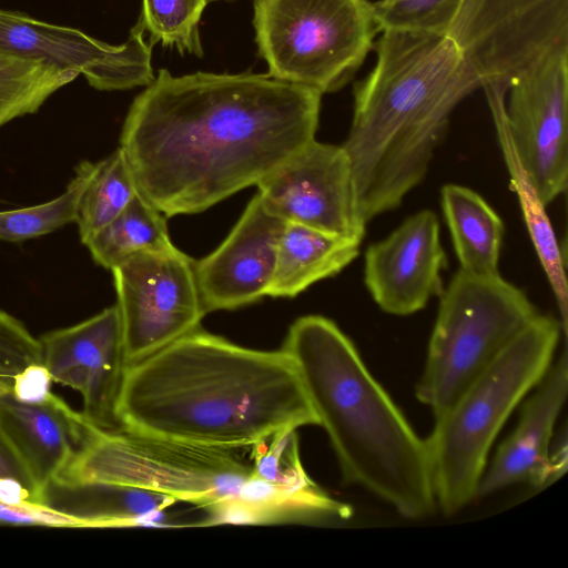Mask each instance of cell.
I'll return each instance as SVG.
<instances>
[{
    "mask_svg": "<svg viewBox=\"0 0 568 568\" xmlns=\"http://www.w3.org/2000/svg\"><path fill=\"white\" fill-rule=\"evenodd\" d=\"M376 63L354 85L346 141L356 209L367 224L425 178L454 109L481 79L446 34L384 30Z\"/></svg>",
    "mask_w": 568,
    "mask_h": 568,
    "instance_id": "obj_3",
    "label": "cell"
},
{
    "mask_svg": "<svg viewBox=\"0 0 568 568\" xmlns=\"http://www.w3.org/2000/svg\"><path fill=\"white\" fill-rule=\"evenodd\" d=\"M442 207L460 270L475 276L499 274L504 224L473 190L457 184L442 189Z\"/></svg>",
    "mask_w": 568,
    "mask_h": 568,
    "instance_id": "obj_22",
    "label": "cell"
},
{
    "mask_svg": "<svg viewBox=\"0 0 568 568\" xmlns=\"http://www.w3.org/2000/svg\"><path fill=\"white\" fill-rule=\"evenodd\" d=\"M481 79L508 85L568 47V0H457L445 32Z\"/></svg>",
    "mask_w": 568,
    "mask_h": 568,
    "instance_id": "obj_9",
    "label": "cell"
},
{
    "mask_svg": "<svg viewBox=\"0 0 568 568\" xmlns=\"http://www.w3.org/2000/svg\"><path fill=\"white\" fill-rule=\"evenodd\" d=\"M417 399L435 418L539 314L527 295L499 274L475 276L460 268L439 296Z\"/></svg>",
    "mask_w": 568,
    "mask_h": 568,
    "instance_id": "obj_7",
    "label": "cell"
},
{
    "mask_svg": "<svg viewBox=\"0 0 568 568\" xmlns=\"http://www.w3.org/2000/svg\"><path fill=\"white\" fill-rule=\"evenodd\" d=\"M505 123L545 206L568 182V47L546 54L511 82Z\"/></svg>",
    "mask_w": 568,
    "mask_h": 568,
    "instance_id": "obj_11",
    "label": "cell"
},
{
    "mask_svg": "<svg viewBox=\"0 0 568 568\" xmlns=\"http://www.w3.org/2000/svg\"><path fill=\"white\" fill-rule=\"evenodd\" d=\"M79 74L0 53V126L37 112L55 91Z\"/></svg>",
    "mask_w": 568,
    "mask_h": 568,
    "instance_id": "obj_25",
    "label": "cell"
},
{
    "mask_svg": "<svg viewBox=\"0 0 568 568\" xmlns=\"http://www.w3.org/2000/svg\"><path fill=\"white\" fill-rule=\"evenodd\" d=\"M85 245L95 263L110 271L138 253L174 247L166 217L140 192Z\"/></svg>",
    "mask_w": 568,
    "mask_h": 568,
    "instance_id": "obj_23",
    "label": "cell"
},
{
    "mask_svg": "<svg viewBox=\"0 0 568 568\" xmlns=\"http://www.w3.org/2000/svg\"><path fill=\"white\" fill-rule=\"evenodd\" d=\"M136 24L129 39L108 44L79 29L0 9V53L83 74L98 90L148 87L154 80L151 43Z\"/></svg>",
    "mask_w": 568,
    "mask_h": 568,
    "instance_id": "obj_12",
    "label": "cell"
},
{
    "mask_svg": "<svg viewBox=\"0 0 568 568\" xmlns=\"http://www.w3.org/2000/svg\"><path fill=\"white\" fill-rule=\"evenodd\" d=\"M286 223L268 212L256 193L225 240L195 261L196 283L206 314L236 310L266 296Z\"/></svg>",
    "mask_w": 568,
    "mask_h": 568,
    "instance_id": "obj_16",
    "label": "cell"
},
{
    "mask_svg": "<svg viewBox=\"0 0 568 568\" xmlns=\"http://www.w3.org/2000/svg\"><path fill=\"white\" fill-rule=\"evenodd\" d=\"M0 477H12L21 481L42 504V498L37 489L32 476L26 464L14 449L13 445L0 427Z\"/></svg>",
    "mask_w": 568,
    "mask_h": 568,
    "instance_id": "obj_32",
    "label": "cell"
},
{
    "mask_svg": "<svg viewBox=\"0 0 568 568\" xmlns=\"http://www.w3.org/2000/svg\"><path fill=\"white\" fill-rule=\"evenodd\" d=\"M39 342L42 364L52 379L81 394L83 418L101 430L123 428L118 404L129 365L116 304L73 326L49 332Z\"/></svg>",
    "mask_w": 568,
    "mask_h": 568,
    "instance_id": "obj_14",
    "label": "cell"
},
{
    "mask_svg": "<svg viewBox=\"0 0 568 568\" xmlns=\"http://www.w3.org/2000/svg\"><path fill=\"white\" fill-rule=\"evenodd\" d=\"M256 186L265 209L286 222L361 242L365 235L342 145L314 140Z\"/></svg>",
    "mask_w": 568,
    "mask_h": 568,
    "instance_id": "obj_13",
    "label": "cell"
},
{
    "mask_svg": "<svg viewBox=\"0 0 568 568\" xmlns=\"http://www.w3.org/2000/svg\"><path fill=\"white\" fill-rule=\"evenodd\" d=\"M209 2H213V1H235V0H207Z\"/></svg>",
    "mask_w": 568,
    "mask_h": 568,
    "instance_id": "obj_35",
    "label": "cell"
},
{
    "mask_svg": "<svg viewBox=\"0 0 568 568\" xmlns=\"http://www.w3.org/2000/svg\"><path fill=\"white\" fill-rule=\"evenodd\" d=\"M118 415L129 430L227 448L317 425L282 349L243 347L201 328L128 366Z\"/></svg>",
    "mask_w": 568,
    "mask_h": 568,
    "instance_id": "obj_2",
    "label": "cell"
},
{
    "mask_svg": "<svg viewBox=\"0 0 568 568\" xmlns=\"http://www.w3.org/2000/svg\"><path fill=\"white\" fill-rule=\"evenodd\" d=\"M53 382L48 368L42 363L27 366L13 376L12 396L26 404H40L50 396Z\"/></svg>",
    "mask_w": 568,
    "mask_h": 568,
    "instance_id": "obj_31",
    "label": "cell"
},
{
    "mask_svg": "<svg viewBox=\"0 0 568 568\" xmlns=\"http://www.w3.org/2000/svg\"><path fill=\"white\" fill-rule=\"evenodd\" d=\"M138 192L132 169L120 146L105 159L95 162L77 209L75 223L81 242L85 245Z\"/></svg>",
    "mask_w": 568,
    "mask_h": 568,
    "instance_id": "obj_24",
    "label": "cell"
},
{
    "mask_svg": "<svg viewBox=\"0 0 568 568\" xmlns=\"http://www.w3.org/2000/svg\"><path fill=\"white\" fill-rule=\"evenodd\" d=\"M332 444L346 483L357 485L407 519L433 514L429 449L329 318L306 315L281 348Z\"/></svg>",
    "mask_w": 568,
    "mask_h": 568,
    "instance_id": "obj_4",
    "label": "cell"
},
{
    "mask_svg": "<svg viewBox=\"0 0 568 568\" xmlns=\"http://www.w3.org/2000/svg\"><path fill=\"white\" fill-rule=\"evenodd\" d=\"M0 503L6 505H22L38 503L36 496L19 480L12 477H0Z\"/></svg>",
    "mask_w": 568,
    "mask_h": 568,
    "instance_id": "obj_33",
    "label": "cell"
},
{
    "mask_svg": "<svg viewBox=\"0 0 568 568\" xmlns=\"http://www.w3.org/2000/svg\"><path fill=\"white\" fill-rule=\"evenodd\" d=\"M207 0H142L138 22L151 44L161 42L181 53L203 55L200 21Z\"/></svg>",
    "mask_w": 568,
    "mask_h": 568,
    "instance_id": "obj_27",
    "label": "cell"
},
{
    "mask_svg": "<svg viewBox=\"0 0 568 568\" xmlns=\"http://www.w3.org/2000/svg\"><path fill=\"white\" fill-rule=\"evenodd\" d=\"M322 95L268 74L161 69L133 100L120 148L165 217L200 213L313 142Z\"/></svg>",
    "mask_w": 568,
    "mask_h": 568,
    "instance_id": "obj_1",
    "label": "cell"
},
{
    "mask_svg": "<svg viewBox=\"0 0 568 568\" xmlns=\"http://www.w3.org/2000/svg\"><path fill=\"white\" fill-rule=\"evenodd\" d=\"M446 264L438 219L433 211L423 210L367 247L364 282L382 311L407 316L442 295L440 271Z\"/></svg>",
    "mask_w": 568,
    "mask_h": 568,
    "instance_id": "obj_15",
    "label": "cell"
},
{
    "mask_svg": "<svg viewBox=\"0 0 568 568\" xmlns=\"http://www.w3.org/2000/svg\"><path fill=\"white\" fill-rule=\"evenodd\" d=\"M111 272L128 365L200 328L206 312L195 261L184 252L175 246L141 252Z\"/></svg>",
    "mask_w": 568,
    "mask_h": 568,
    "instance_id": "obj_10",
    "label": "cell"
},
{
    "mask_svg": "<svg viewBox=\"0 0 568 568\" xmlns=\"http://www.w3.org/2000/svg\"><path fill=\"white\" fill-rule=\"evenodd\" d=\"M562 326L538 314L506 349L435 418L426 438L436 506L454 515L477 497L490 447L515 407L552 363Z\"/></svg>",
    "mask_w": 568,
    "mask_h": 568,
    "instance_id": "obj_5",
    "label": "cell"
},
{
    "mask_svg": "<svg viewBox=\"0 0 568 568\" xmlns=\"http://www.w3.org/2000/svg\"><path fill=\"white\" fill-rule=\"evenodd\" d=\"M457 0H378L373 3L379 31L413 30L444 34Z\"/></svg>",
    "mask_w": 568,
    "mask_h": 568,
    "instance_id": "obj_28",
    "label": "cell"
},
{
    "mask_svg": "<svg viewBox=\"0 0 568 568\" xmlns=\"http://www.w3.org/2000/svg\"><path fill=\"white\" fill-rule=\"evenodd\" d=\"M361 241L287 222L281 235L266 296L295 297L332 277L359 253Z\"/></svg>",
    "mask_w": 568,
    "mask_h": 568,
    "instance_id": "obj_21",
    "label": "cell"
},
{
    "mask_svg": "<svg viewBox=\"0 0 568 568\" xmlns=\"http://www.w3.org/2000/svg\"><path fill=\"white\" fill-rule=\"evenodd\" d=\"M0 524L85 528L82 520L37 503L16 506L0 503Z\"/></svg>",
    "mask_w": 568,
    "mask_h": 568,
    "instance_id": "obj_30",
    "label": "cell"
},
{
    "mask_svg": "<svg viewBox=\"0 0 568 568\" xmlns=\"http://www.w3.org/2000/svg\"><path fill=\"white\" fill-rule=\"evenodd\" d=\"M175 503L164 494L106 481H52L42 495V505L82 520L85 528L143 525Z\"/></svg>",
    "mask_w": 568,
    "mask_h": 568,
    "instance_id": "obj_20",
    "label": "cell"
},
{
    "mask_svg": "<svg viewBox=\"0 0 568 568\" xmlns=\"http://www.w3.org/2000/svg\"><path fill=\"white\" fill-rule=\"evenodd\" d=\"M251 447L210 446L91 425L83 446L53 481H106L156 491L204 508L210 515L206 525H222L251 477Z\"/></svg>",
    "mask_w": 568,
    "mask_h": 568,
    "instance_id": "obj_6",
    "label": "cell"
},
{
    "mask_svg": "<svg viewBox=\"0 0 568 568\" xmlns=\"http://www.w3.org/2000/svg\"><path fill=\"white\" fill-rule=\"evenodd\" d=\"M13 376L0 375V395L12 392Z\"/></svg>",
    "mask_w": 568,
    "mask_h": 568,
    "instance_id": "obj_34",
    "label": "cell"
},
{
    "mask_svg": "<svg viewBox=\"0 0 568 568\" xmlns=\"http://www.w3.org/2000/svg\"><path fill=\"white\" fill-rule=\"evenodd\" d=\"M253 24L267 74L321 94L353 78L381 33L367 0H254Z\"/></svg>",
    "mask_w": 568,
    "mask_h": 568,
    "instance_id": "obj_8",
    "label": "cell"
},
{
    "mask_svg": "<svg viewBox=\"0 0 568 568\" xmlns=\"http://www.w3.org/2000/svg\"><path fill=\"white\" fill-rule=\"evenodd\" d=\"M95 162H81L64 192L33 206L0 211V240L20 242L51 233L75 222L77 209Z\"/></svg>",
    "mask_w": 568,
    "mask_h": 568,
    "instance_id": "obj_26",
    "label": "cell"
},
{
    "mask_svg": "<svg viewBox=\"0 0 568 568\" xmlns=\"http://www.w3.org/2000/svg\"><path fill=\"white\" fill-rule=\"evenodd\" d=\"M481 88L491 111L499 145L509 172L510 184L518 197L530 239L556 297L560 323L566 335L568 326V286L565 261L546 213V206L518 159L506 128L504 111L508 85L498 81H487L483 83Z\"/></svg>",
    "mask_w": 568,
    "mask_h": 568,
    "instance_id": "obj_19",
    "label": "cell"
},
{
    "mask_svg": "<svg viewBox=\"0 0 568 568\" xmlns=\"http://www.w3.org/2000/svg\"><path fill=\"white\" fill-rule=\"evenodd\" d=\"M36 363H42L39 339L20 321L0 310V375L14 376Z\"/></svg>",
    "mask_w": 568,
    "mask_h": 568,
    "instance_id": "obj_29",
    "label": "cell"
},
{
    "mask_svg": "<svg viewBox=\"0 0 568 568\" xmlns=\"http://www.w3.org/2000/svg\"><path fill=\"white\" fill-rule=\"evenodd\" d=\"M0 427L29 469L42 498L83 446L91 425L59 396L51 393L40 404L0 395Z\"/></svg>",
    "mask_w": 568,
    "mask_h": 568,
    "instance_id": "obj_18",
    "label": "cell"
},
{
    "mask_svg": "<svg viewBox=\"0 0 568 568\" xmlns=\"http://www.w3.org/2000/svg\"><path fill=\"white\" fill-rule=\"evenodd\" d=\"M534 388V394L523 406L516 428L485 468L477 497L518 484L542 488L556 480L550 442L568 394L566 352L555 364L551 363Z\"/></svg>",
    "mask_w": 568,
    "mask_h": 568,
    "instance_id": "obj_17",
    "label": "cell"
}]
</instances>
